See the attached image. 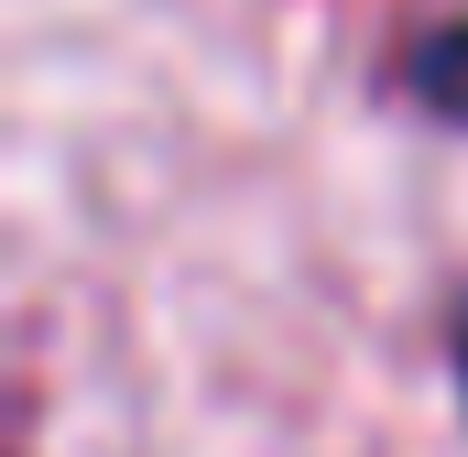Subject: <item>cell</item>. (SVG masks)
Here are the masks:
<instances>
[{
    "mask_svg": "<svg viewBox=\"0 0 468 457\" xmlns=\"http://www.w3.org/2000/svg\"><path fill=\"white\" fill-rule=\"evenodd\" d=\"M392 88L414 110H436L447 131H468V0H403V22H392Z\"/></svg>",
    "mask_w": 468,
    "mask_h": 457,
    "instance_id": "1",
    "label": "cell"
},
{
    "mask_svg": "<svg viewBox=\"0 0 468 457\" xmlns=\"http://www.w3.org/2000/svg\"><path fill=\"white\" fill-rule=\"evenodd\" d=\"M458 381H468V338H458Z\"/></svg>",
    "mask_w": 468,
    "mask_h": 457,
    "instance_id": "2",
    "label": "cell"
}]
</instances>
